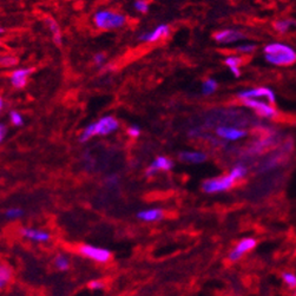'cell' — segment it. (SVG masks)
Returning a JSON list of instances; mask_svg holds the SVG:
<instances>
[{"label": "cell", "mask_w": 296, "mask_h": 296, "mask_svg": "<svg viewBox=\"0 0 296 296\" xmlns=\"http://www.w3.org/2000/svg\"><path fill=\"white\" fill-rule=\"evenodd\" d=\"M267 63L275 66H289L296 63V50L284 43L274 42L263 48Z\"/></svg>", "instance_id": "cell-1"}, {"label": "cell", "mask_w": 296, "mask_h": 296, "mask_svg": "<svg viewBox=\"0 0 296 296\" xmlns=\"http://www.w3.org/2000/svg\"><path fill=\"white\" fill-rule=\"evenodd\" d=\"M93 24L99 30H117L126 24V17L114 10H99L93 16Z\"/></svg>", "instance_id": "cell-2"}, {"label": "cell", "mask_w": 296, "mask_h": 296, "mask_svg": "<svg viewBox=\"0 0 296 296\" xmlns=\"http://www.w3.org/2000/svg\"><path fill=\"white\" fill-rule=\"evenodd\" d=\"M77 252L84 258L99 263V265H105V263L113 260V252H111L110 249L96 244H79L77 247Z\"/></svg>", "instance_id": "cell-3"}, {"label": "cell", "mask_w": 296, "mask_h": 296, "mask_svg": "<svg viewBox=\"0 0 296 296\" xmlns=\"http://www.w3.org/2000/svg\"><path fill=\"white\" fill-rule=\"evenodd\" d=\"M236 183L237 182L232 177V176L227 174L203 180L201 188L202 190H203V193L208 195H215L229 191L230 189H233V188L235 187Z\"/></svg>", "instance_id": "cell-4"}, {"label": "cell", "mask_w": 296, "mask_h": 296, "mask_svg": "<svg viewBox=\"0 0 296 296\" xmlns=\"http://www.w3.org/2000/svg\"><path fill=\"white\" fill-rule=\"evenodd\" d=\"M280 136L275 130H269L266 135L260 137L256 140H254L250 145L247 147L245 154L247 156H257V155H262L266 153L267 150H269L270 147L275 146L279 143Z\"/></svg>", "instance_id": "cell-5"}, {"label": "cell", "mask_w": 296, "mask_h": 296, "mask_svg": "<svg viewBox=\"0 0 296 296\" xmlns=\"http://www.w3.org/2000/svg\"><path fill=\"white\" fill-rule=\"evenodd\" d=\"M242 104L248 109L254 111L258 117L266 119H274L279 116V111L276 107L267 100H260L256 98H248L241 100Z\"/></svg>", "instance_id": "cell-6"}, {"label": "cell", "mask_w": 296, "mask_h": 296, "mask_svg": "<svg viewBox=\"0 0 296 296\" xmlns=\"http://www.w3.org/2000/svg\"><path fill=\"white\" fill-rule=\"evenodd\" d=\"M257 245V240L252 236H247L241 238L237 243L234 245V248L228 252V256H227V260L229 262L235 263L238 262L243 257L245 254L250 252L251 250H254Z\"/></svg>", "instance_id": "cell-7"}, {"label": "cell", "mask_w": 296, "mask_h": 296, "mask_svg": "<svg viewBox=\"0 0 296 296\" xmlns=\"http://www.w3.org/2000/svg\"><path fill=\"white\" fill-rule=\"evenodd\" d=\"M237 98L240 100L248 98H265L267 102L274 104L276 102V95L274 90L266 88V86H258V88H251L247 90H242L237 93Z\"/></svg>", "instance_id": "cell-8"}, {"label": "cell", "mask_w": 296, "mask_h": 296, "mask_svg": "<svg viewBox=\"0 0 296 296\" xmlns=\"http://www.w3.org/2000/svg\"><path fill=\"white\" fill-rule=\"evenodd\" d=\"M18 233L25 240L34 242V243H48L52 240L51 233L48 230L33 228V227H20Z\"/></svg>", "instance_id": "cell-9"}, {"label": "cell", "mask_w": 296, "mask_h": 296, "mask_svg": "<svg viewBox=\"0 0 296 296\" xmlns=\"http://www.w3.org/2000/svg\"><path fill=\"white\" fill-rule=\"evenodd\" d=\"M215 133L217 138L226 140V142H237V140L243 139L248 136V132L245 130L237 128V126L227 125L217 126L215 130Z\"/></svg>", "instance_id": "cell-10"}, {"label": "cell", "mask_w": 296, "mask_h": 296, "mask_svg": "<svg viewBox=\"0 0 296 296\" xmlns=\"http://www.w3.org/2000/svg\"><path fill=\"white\" fill-rule=\"evenodd\" d=\"M95 136H107L116 132L119 129V122L114 116H104L98 121L93 122Z\"/></svg>", "instance_id": "cell-11"}, {"label": "cell", "mask_w": 296, "mask_h": 296, "mask_svg": "<svg viewBox=\"0 0 296 296\" xmlns=\"http://www.w3.org/2000/svg\"><path fill=\"white\" fill-rule=\"evenodd\" d=\"M170 32V26L168 24H160L153 30L140 33L138 35V41L143 43H157L158 41L168 38Z\"/></svg>", "instance_id": "cell-12"}, {"label": "cell", "mask_w": 296, "mask_h": 296, "mask_svg": "<svg viewBox=\"0 0 296 296\" xmlns=\"http://www.w3.org/2000/svg\"><path fill=\"white\" fill-rule=\"evenodd\" d=\"M175 167L174 161L167 156H158L145 169L146 177H154L160 171H171Z\"/></svg>", "instance_id": "cell-13"}, {"label": "cell", "mask_w": 296, "mask_h": 296, "mask_svg": "<svg viewBox=\"0 0 296 296\" xmlns=\"http://www.w3.org/2000/svg\"><path fill=\"white\" fill-rule=\"evenodd\" d=\"M245 38H247V35L236 28H225V30H219L214 34V39L217 44H233V43L243 41Z\"/></svg>", "instance_id": "cell-14"}, {"label": "cell", "mask_w": 296, "mask_h": 296, "mask_svg": "<svg viewBox=\"0 0 296 296\" xmlns=\"http://www.w3.org/2000/svg\"><path fill=\"white\" fill-rule=\"evenodd\" d=\"M137 219L145 223H155L163 221L165 217V211L162 208H146L138 210L136 214Z\"/></svg>", "instance_id": "cell-15"}, {"label": "cell", "mask_w": 296, "mask_h": 296, "mask_svg": "<svg viewBox=\"0 0 296 296\" xmlns=\"http://www.w3.org/2000/svg\"><path fill=\"white\" fill-rule=\"evenodd\" d=\"M34 67H20L12 71L10 76L11 84L16 89H23L27 85L28 77L33 73Z\"/></svg>", "instance_id": "cell-16"}, {"label": "cell", "mask_w": 296, "mask_h": 296, "mask_svg": "<svg viewBox=\"0 0 296 296\" xmlns=\"http://www.w3.org/2000/svg\"><path fill=\"white\" fill-rule=\"evenodd\" d=\"M178 160L183 163L202 164L208 160V155L198 150H184L178 154Z\"/></svg>", "instance_id": "cell-17"}, {"label": "cell", "mask_w": 296, "mask_h": 296, "mask_svg": "<svg viewBox=\"0 0 296 296\" xmlns=\"http://www.w3.org/2000/svg\"><path fill=\"white\" fill-rule=\"evenodd\" d=\"M286 155H287L286 153H283V151L280 149V151L276 155L267 158V160L263 162V163L261 164V169H260V171H268V170H272V169L274 168H276L277 165L282 163L283 158Z\"/></svg>", "instance_id": "cell-18"}, {"label": "cell", "mask_w": 296, "mask_h": 296, "mask_svg": "<svg viewBox=\"0 0 296 296\" xmlns=\"http://www.w3.org/2000/svg\"><path fill=\"white\" fill-rule=\"evenodd\" d=\"M45 24H46V26L49 27V30L51 31L52 39H53V42H55V44L60 45L61 42H63V34H61V30H60L58 23H57V21L53 19V18L46 17Z\"/></svg>", "instance_id": "cell-19"}, {"label": "cell", "mask_w": 296, "mask_h": 296, "mask_svg": "<svg viewBox=\"0 0 296 296\" xmlns=\"http://www.w3.org/2000/svg\"><path fill=\"white\" fill-rule=\"evenodd\" d=\"M13 277V270L9 265L0 263V290L4 289Z\"/></svg>", "instance_id": "cell-20"}, {"label": "cell", "mask_w": 296, "mask_h": 296, "mask_svg": "<svg viewBox=\"0 0 296 296\" xmlns=\"http://www.w3.org/2000/svg\"><path fill=\"white\" fill-rule=\"evenodd\" d=\"M53 266L59 272H67L71 267V261L70 257L66 254H63V252H59L57 254L55 257H53Z\"/></svg>", "instance_id": "cell-21"}, {"label": "cell", "mask_w": 296, "mask_h": 296, "mask_svg": "<svg viewBox=\"0 0 296 296\" xmlns=\"http://www.w3.org/2000/svg\"><path fill=\"white\" fill-rule=\"evenodd\" d=\"M294 26V20L293 19H286V18H281V19H276L273 23V27L276 32H279L281 34L287 33L290 31V28Z\"/></svg>", "instance_id": "cell-22"}, {"label": "cell", "mask_w": 296, "mask_h": 296, "mask_svg": "<svg viewBox=\"0 0 296 296\" xmlns=\"http://www.w3.org/2000/svg\"><path fill=\"white\" fill-rule=\"evenodd\" d=\"M229 175L232 176V177L235 179L236 182H238V180L245 178V176L248 175V167L245 164H242V163L235 164L232 168V170L229 171Z\"/></svg>", "instance_id": "cell-23"}, {"label": "cell", "mask_w": 296, "mask_h": 296, "mask_svg": "<svg viewBox=\"0 0 296 296\" xmlns=\"http://www.w3.org/2000/svg\"><path fill=\"white\" fill-rule=\"evenodd\" d=\"M218 88V83L215 81L214 78H207L202 84V93L204 96H210L212 93H215L217 91Z\"/></svg>", "instance_id": "cell-24"}, {"label": "cell", "mask_w": 296, "mask_h": 296, "mask_svg": "<svg viewBox=\"0 0 296 296\" xmlns=\"http://www.w3.org/2000/svg\"><path fill=\"white\" fill-rule=\"evenodd\" d=\"M281 279H282L288 289H296V274L294 272L286 270V272L281 274Z\"/></svg>", "instance_id": "cell-25"}, {"label": "cell", "mask_w": 296, "mask_h": 296, "mask_svg": "<svg viewBox=\"0 0 296 296\" xmlns=\"http://www.w3.org/2000/svg\"><path fill=\"white\" fill-rule=\"evenodd\" d=\"M92 137H95V128H93V122L90 123V124L86 125L85 128L82 130L78 140L81 143H85V142H88V140L91 139Z\"/></svg>", "instance_id": "cell-26"}, {"label": "cell", "mask_w": 296, "mask_h": 296, "mask_svg": "<svg viewBox=\"0 0 296 296\" xmlns=\"http://www.w3.org/2000/svg\"><path fill=\"white\" fill-rule=\"evenodd\" d=\"M24 216V210L21 208L18 207H12L6 209L5 211V217L7 219H19Z\"/></svg>", "instance_id": "cell-27"}, {"label": "cell", "mask_w": 296, "mask_h": 296, "mask_svg": "<svg viewBox=\"0 0 296 296\" xmlns=\"http://www.w3.org/2000/svg\"><path fill=\"white\" fill-rule=\"evenodd\" d=\"M242 63H243V59H242V57L236 56V55L227 56L225 58V64L227 65V66H228V68L241 67Z\"/></svg>", "instance_id": "cell-28"}, {"label": "cell", "mask_w": 296, "mask_h": 296, "mask_svg": "<svg viewBox=\"0 0 296 296\" xmlns=\"http://www.w3.org/2000/svg\"><path fill=\"white\" fill-rule=\"evenodd\" d=\"M17 63H18V59L13 56L6 55V56L0 57V66H3V67H12Z\"/></svg>", "instance_id": "cell-29"}, {"label": "cell", "mask_w": 296, "mask_h": 296, "mask_svg": "<svg viewBox=\"0 0 296 296\" xmlns=\"http://www.w3.org/2000/svg\"><path fill=\"white\" fill-rule=\"evenodd\" d=\"M10 121L14 126H21L24 124V117L20 113L16 110H12L10 113Z\"/></svg>", "instance_id": "cell-30"}, {"label": "cell", "mask_w": 296, "mask_h": 296, "mask_svg": "<svg viewBox=\"0 0 296 296\" xmlns=\"http://www.w3.org/2000/svg\"><path fill=\"white\" fill-rule=\"evenodd\" d=\"M256 45L250 44V43H245V44L238 45L236 48V52L242 53V55H250V53L255 52Z\"/></svg>", "instance_id": "cell-31"}, {"label": "cell", "mask_w": 296, "mask_h": 296, "mask_svg": "<svg viewBox=\"0 0 296 296\" xmlns=\"http://www.w3.org/2000/svg\"><path fill=\"white\" fill-rule=\"evenodd\" d=\"M88 288L90 290H93V291L103 290V289H105V282L100 279H95V280L90 281V282L88 283Z\"/></svg>", "instance_id": "cell-32"}, {"label": "cell", "mask_w": 296, "mask_h": 296, "mask_svg": "<svg viewBox=\"0 0 296 296\" xmlns=\"http://www.w3.org/2000/svg\"><path fill=\"white\" fill-rule=\"evenodd\" d=\"M133 9L139 13H147L149 12V3L146 0H136L133 3Z\"/></svg>", "instance_id": "cell-33"}, {"label": "cell", "mask_w": 296, "mask_h": 296, "mask_svg": "<svg viewBox=\"0 0 296 296\" xmlns=\"http://www.w3.org/2000/svg\"><path fill=\"white\" fill-rule=\"evenodd\" d=\"M126 132H128V136L131 137V138H137V137H139L140 132H142V129H140L139 125L132 124L129 126L128 130H126Z\"/></svg>", "instance_id": "cell-34"}, {"label": "cell", "mask_w": 296, "mask_h": 296, "mask_svg": "<svg viewBox=\"0 0 296 296\" xmlns=\"http://www.w3.org/2000/svg\"><path fill=\"white\" fill-rule=\"evenodd\" d=\"M118 183H119V177H118V175H116V174L107 175L105 179H104V184H105V186L109 187V188L116 187Z\"/></svg>", "instance_id": "cell-35"}, {"label": "cell", "mask_w": 296, "mask_h": 296, "mask_svg": "<svg viewBox=\"0 0 296 296\" xmlns=\"http://www.w3.org/2000/svg\"><path fill=\"white\" fill-rule=\"evenodd\" d=\"M105 60L106 57L102 52L96 53V55L93 56V63H95V65H97L98 67H103L104 65H105Z\"/></svg>", "instance_id": "cell-36"}, {"label": "cell", "mask_w": 296, "mask_h": 296, "mask_svg": "<svg viewBox=\"0 0 296 296\" xmlns=\"http://www.w3.org/2000/svg\"><path fill=\"white\" fill-rule=\"evenodd\" d=\"M6 133H7V129L6 126L4 124H0V143L3 142L4 139H5L6 137Z\"/></svg>", "instance_id": "cell-37"}, {"label": "cell", "mask_w": 296, "mask_h": 296, "mask_svg": "<svg viewBox=\"0 0 296 296\" xmlns=\"http://www.w3.org/2000/svg\"><path fill=\"white\" fill-rule=\"evenodd\" d=\"M229 71L232 72L234 77L238 78L241 76V67H233V68H229Z\"/></svg>", "instance_id": "cell-38"}, {"label": "cell", "mask_w": 296, "mask_h": 296, "mask_svg": "<svg viewBox=\"0 0 296 296\" xmlns=\"http://www.w3.org/2000/svg\"><path fill=\"white\" fill-rule=\"evenodd\" d=\"M4 106H5V102H4L3 97H0V114H2Z\"/></svg>", "instance_id": "cell-39"}, {"label": "cell", "mask_w": 296, "mask_h": 296, "mask_svg": "<svg viewBox=\"0 0 296 296\" xmlns=\"http://www.w3.org/2000/svg\"><path fill=\"white\" fill-rule=\"evenodd\" d=\"M4 33H5V28L0 26V34H4Z\"/></svg>", "instance_id": "cell-40"}, {"label": "cell", "mask_w": 296, "mask_h": 296, "mask_svg": "<svg viewBox=\"0 0 296 296\" xmlns=\"http://www.w3.org/2000/svg\"><path fill=\"white\" fill-rule=\"evenodd\" d=\"M294 26L296 27V21H295V20H294Z\"/></svg>", "instance_id": "cell-41"}, {"label": "cell", "mask_w": 296, "mask_h": 296, "mask_svg": "<svg viewBox=\"0 0 296 296\" xmlns=\"http://www.w3.org/2000/svg\"><path fill=\"white\" fill-rule=\"evenodd\" d=\"M294 296H296V289H295V293H294Z\"/></svg>", "instance_id": "cell-42"}, {"label": "cell", "mask_w": 296, "mask_h": 296, "mask_svg": "<svg viewBox=\"0 0 296 296\" xmlns=\"http://www.w3.org/2000/svg\"><path fill=\"white\" fill-rule=\"evenodd\" d=\"M0 45H2V42H0Z\"/></svg>", "instance_id": "cell-43"}]
</instances>
